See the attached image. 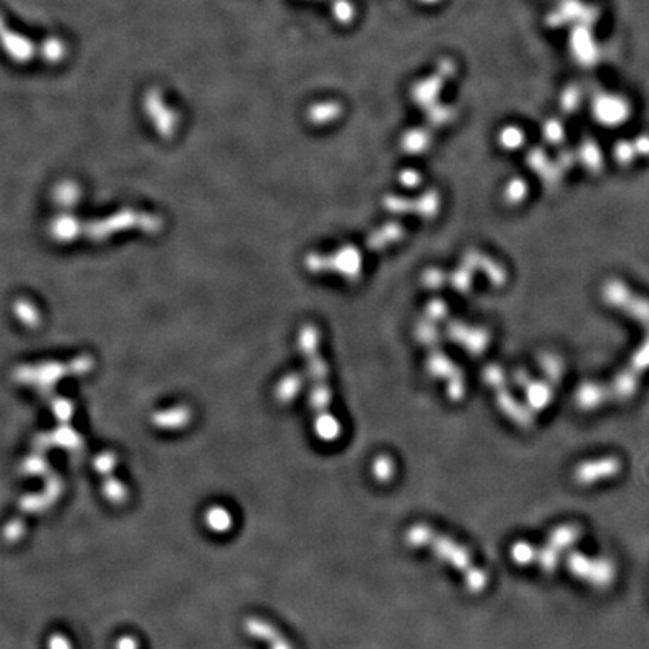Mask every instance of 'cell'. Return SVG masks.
<instances>
[{
    "mask_svg": "<svg viewBox=\"0 0 649 649\" xmlns=\"http://www.w3.org/2000/svg\"><path fill=\"white\" fill-rule=\"evenodd\" d=\"M405 541L414 548H427L442 563L460 571L469 592L480 594L489 585L487 572L475 565L470 552L463 544L438 532L426 523H415L409 526L405 532Z\"/></svg>",
    "mask_w": 649,
    "mask_h": 649,
    "instance_id": "cell-1",
    "label": "cell"
},
{
    "mask_svg": "<svg viewBox=\"0 0 649 649\" xmlns=\"http://www.w3.org/2000/svg\"><path fill=\"white\" fill-rule=\"evenodd\" d=\"M317 334L315 328H305L299 343L307 358L308 373L311 378L310 405L315 410V430L317 438L324 442H334L342 436V424L331 412V390L328 385L327 364L320 358Z\"/></svg>",
    "mask_w": 649,
    "mask_h": 649,
    "instance_id": "cell-2",
    "label": "cell"
},
{
    "mask_svg": "<svg viewBox=\"0 0 649 649\" xmlns=\"http://www.w3.org/2000/svg\"><path fill=\"white\" fill-rule=\"evenodd\" d=\"M567 567L574 577L598 589L609 588L616 576L615 564L610 559L591 558L582 552L568 553Z\"/></svg>",
    "mask_w": 649,
    "mask_h": 649,
    "instance_id": "cell-3",
    "label": "cell"
},
{
    "mask_svg": "<svg viewBox=\"0 0 649 649\" xmlns=\"http://www.w3.org/2000/svg\"><path fill=\"white\" fill-rule=\"evenodd\" d=\"M621 472V461L614 456L582 461L572 470V480L579 485H592L616 477Z\"/></svg>",
    "mask_w": 649,
    "mask_h": 649,
    "instance_id": "cell-4",
    "label": "cell"
},
{
    "mask_svg": "<svg viewBox=\"0 0 649 649\" xmlns=\"http://www.w3.org/2000/svg\"><path fill=\"white\" fill-rule=\"evenodd\" d=\"M116 465V456L111 453L99 454L94 460L95 470L103 477V490L104 496L111 504H122L127 499V489L125 485L113 477V470Z\"/></svg>",
    "mask_w": 649,
    "mask_h": 649,
    "instance_id": "cell-5",
    "label": "cell"
},
{
    "mask_svg": "<svg viewBox=\"0 0 649 649\" xmlns=\"http://www.w3.org/2000/svg\"><path fill=\"white\" fill-rule=\"evenodd\" d=\"M244 630L249 638L264 643L266 642L269 649H293L290 640H287L286 636L266 619L248 616L244 622Z\"/></svg>",
    "mask_w": 649,
    "mask_h": 649,
    "instance_id": "cell-6",
    "label": "cell"
},
{
    "mask_svg": "<svg viewBox=\"0 0 649 649\" xmlns=\"http://www.w3.org/2000/svg\"><path fill=\"white\" fill-rule=\"evenodd\" d=\"M497 380H499V378L490 380V385L492 386L495 385V388L497 391L496 393V400H497L499 407H501V410L504 412V414L514 424H517L519 427H523V429L531 427L534 424V417L529 412V409L523 407L519 402H516V398L511 395L505 388H502L501 383H499Z\"/></svg>",
    "mask_w": 649,
    "mask_h": 649,
    "instance_id": "cell-7",
    "label": "cell"
},
{
    "mask_svg": "<svg viewBox=\"0 0 649 649\" xmlns=\"http://www.w3.org/2000/svg\"><path fill=\"white\" fill-rule=\"evenodd\" d=\"M570 47L574 57H576L580 64L589 65L591 62H594L597 50L586 24H577V26L574 28V30L571 32Z\"/></svg>",
    "mask_w": 649,
    "mask_h": 649,
    "instance_id": "cell-8",
    "label": "cell"
},
{
    "mask_svg": "<svg viewBox=\"0 0 649 649\" xmlns=\"http://www.w3.org/2000/svg\"><path fill=\"white\" fill-rule=\"evenodd\" d=\"M446 77L439 71H436L433 76L418 81L414 89H412V95H414V99L419 106H429L431 103H436L438 99V95L441 94L444 83Z\"/></svg>",
    "mask_w": 649,
    "mask_h": 649,
    "instance_id": "cell-9",
    "label": "cell"
},
{
    "mask_svg": "<svg viewBox=\"0 0 649 649\" xmlns=\"http://www.w3.org/2000/svg\"><path fill=\"white\" fill-rule=\"evenodd\" d=\"M580 535H582V531H580L579 526H576V525H560V526H558V528L551 531V534L547 535L546 543L548 546H552L555 551H558V552H560L564 555L574 543H577V540L580 538Z\"/></svg>",
    "mask_w": 649,
    "mask_h": 649,
    "instance_id": "cell-10",
    "label": "cell"
},
{
    "mask_svg": "<svg viewBox=\"0 0 649 649\" xmlns=\"http://www.w3.org/2000/svg\"><path fill=\"white\" fill-rule=\"evenodd\" d=\"M623 113H626V108H623V103L619 98L604 95L597 99L595 115L600 119V122L615 123L622 119Z\"/></svg>",
    "mask_w": 649,
    "mask_h": 649,
    "instance_id": "cell-11",
    "label": "cell"
},
{
    "mask_svg": "<svg viewBox=\"0 0 649 649\" xmlns=\"http://www.w3.org/2000/svg\"><path fill=\"white\" fill-rule=\"evenodd\" d=\"M606 395L607 393L603 386L595 383H586L579 390L576 400L583 410H594L600 405H603V402L606 400Z\"/></svg>",
    "mask_w": 649,
    "mask_h": 649,
    "instance_id": "cell-12",
    "label": "cell"
},
{
    "mask_svg": "<svg viewBox=\"0 0 649 649\" xmlns=\"http://www.w3.org/2000/svg\"><path fill=\"white\" fill-rule=\"evenodd\" d=\"M525 390L529 406L534 410H543L552 402V388L543 382L529 380V383L525 385Z\"/></svg>",
    "mask_w": 649,
    "mask_h": 649,
    "instance_id": "cell-13",
    "label": "cell"
},
{
    "mask_svg": "<svg viewBox=\"0 0 649 649\" xmlns=\"http://www.w3.org/2000/svg\"><path fill=\"white\" fill-rule=\"evenodd\" d=\"M190 410L186 407H173L169 412H159L154 417V424L161 429H179L190 419Z\"/></svg>",
    "mask_w": 649,
    "mask_h": 649,
    "instance_id": "cell-14",
    "label": "cell"
},
{
    "mask_svg": "<svg viewBox=\"0 0 649 649\" xmlns=\"http://www.w3.org/2000/svg\"><path fill=\"white\" fill-rule=\"evenodd\" d=\"M205 521H206V526L212 532L222 534V532L230 531L233 519H232V514H230L229 509L217 505V507H210L206 511Z\"/></svg>",
    "mask_w": 649,
    "mask_h": 649,
    "instance_id": "cell-15",
    "label": "cell"
},
{
    "mask_svg": "<svg viewBox=\"0 0 649 649\" xmlns=\"http://www.w3.org/2000/svg\"><path fill=\"white\" fill-rule=\"evenodd\" d=\"M395 461L388 454H379L371 463V475L380 484H388L395 477Z\"/></svg>",
    "mask_w": 649,
    "mask_h": 649,
    "instance_id": "cell-16",
    "label": "cell"
},
{
    "mask_svg": "<svg viewBox=\"0 0 649 649\" xmlns=\"http://www.w3.org/2000/svg\"><path fill=\"white\" fill-rule=\"evenodd\" d=\"M536 548H538V546L525 540H520L511 546L509 556L519 567H529L535 564L536 560Z\"/></svg>",
    "mask_w": 649,
    "mask_h": 649,
    "instance_id": "cell-17",
    "label": "cell"
},
{
    "mask_svg": "<svg viewBox=\"0 0 649 649\" xmlns=\"http://www.w3.org/2000/svg\"><path fill=\"white\" fill-rule=\"evenodd\" d=\"M560 559H563V553L555 551L552 546H548L547 543L541 547L536 548V560L535 564L538 565V568L547 574H551L556 571L559 567Z\"/></svg>",
    "mask_w": 649,
    "mask_h": 649,
    "instance_id": "cell-18",
    "label": "cell"
},
{
    "mask_svg": "<svg viewBox=\"0 0 649 649\" xmlns=\"http://www.w3.org/2000/svg\"><path fill=\"white\" fill-rule=\"evenodd\" d=\"M301 390V380H299L296 376H287L280 385L277 390V397L278 400L283 403H289L292 402L295 395Z\"/></svg>",
    "mask_w": 649,
    "mask_h": 649,
    "instance_id": "cell-19",
    "label": "cell"
},
{
    "mask_svg": "<svg viewBox=\"0 0 649 649\" xmlns=\"http://www.w3.org/2000/svg\"><path fill=\"white\" fill-rule=\"evenodd\" d=\"M340 113V106L334 104V103H327V104H320L311 110V119L315 122H328L334 118L339 116Z\"/></svg>",
    "mask_w": 649,
    "mask_h": 649,
    "instance_id": "cell-20",
    "label": "cell"
},
{
    "mask_svg": "<svg viewBox=\"0 0 649 649\" xmlns=\"http://www.w3.org/2000/svg\"><path fill=\"white\" fill-rule=\"evenodd\" d=\"M501 142H502V146L509 147V149L519 147L521 145V142H523V134L516 127H508V128L502 130V132H501Z\"/></svg>",
    "mask_w": 649,
    "mask_h": 649,
    "instance_id": "cell-21",
    "label": "cell"
},
{
    "mask_svg": "<svg viewBox=\"0 0 649 649\" xmlns=\"http://www.w3.org/2000/svg\"><path fill=\"white\" fill-rule=\"evenodd\" d=\"M334 12H335V17L343 23L351 21L355 16L354 5L351 2H347V0H337L334 5Z\"/></svg>",
    "mask_w": 649,
    "mask_h": 649,
    "instance_id": "cell-22",
    "label": "cell"
},
{
    "mask_svg": "<svg viewBox=\"0 0 649 649\" xmlns=\"http://www.w3.org/2000/svg\"><path fill=\"white\" fill-rule=\"evenodd\" d=\"M406 147L409 149V151H422L424 147H426V134H424L422 131H410L407 135H406V142H405Z\"/></svg>",
    "mask_w": 649,
    "mask_h": 649,
    "instance_id": "cell-23",
    "label": "cell"
},
{
    "mask_svg": "<svg viewBox=\"0 0 649 649\" xmlns=\"http://www.w3.org/2000/svg\"><path fill=\"white\" fill-rule=\"evenodd\" d=\"M48 649H72L71 646V642L67 639V636L64 634H53L52 638L48 639V643H47Z\"/></svg>",
    "mask_w": 649,
    "mask_h": 649,
    "instance_id": "cell-24",
    "label": "cell"
},
{
    "mask_svg": "<svg viewBox=\"0 0 649 649\" xmlns=\"http://www.w3.org/2000/svg\"><path fill=\"white\" fill-rule=\"evenodd\" d=\"M115 649H139V642L134 636H122L118 639Z\"/></svg>",
    "mask_w": 649,
    "mask_h": 649,
    "instance_id": "cell-25",
    "label": "cell"
},
{
    "mask_svg": "<svg viewBox=\"0 0 649 649\" xmlns=\"http://www.w3.org/2000/svg\"><path fill=\"white\" fill-rule=\"evenodd\" d=\"M577 103H579V92H577L576 89H574V87H570V89H567V91L564 92V96H563V106H564L565 108H568V107H571V104H572V106H576ZM565 108H564V110H565Z\"/></svg>",
    "mask_w": 649,
    "mask_h": 649,
    "instance_id": "cell-26",
    "label": "cell"
},
{
    "mask_svg": "<svg viewBox=\"0 0 649 649\" xmlns=\"http://www.w3.org/2000/svg\"><path fill=\"white\" fill-rule=\"evenodd\" d=\"M546 135L548 137V139H552V140H556L558 137H560V125L558 122H551V123H547L546 125Z\"/></svg>",
    "mask_w": 649,
    "mask_h": 649,
    "instance_id": "cell-27",
    "label": "cell"
},
{
    "mask_svg": "<svg viewBox=\"0 0 649 649\" xmlns=\"http://www.w3.org/2000/svg\"><path fill=\"white\" fill-rule=\"evenodd\" d=\"M418 2L424 5H434V4H439L441 0H418Z\"/></svg>",
    "mask_w": 649,
    "mask_h": 649,
    "instance_id": "cell-28",
    "label": "cell"
}]
</instances>
